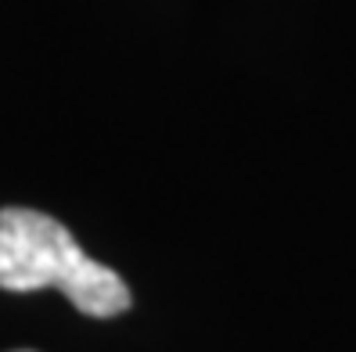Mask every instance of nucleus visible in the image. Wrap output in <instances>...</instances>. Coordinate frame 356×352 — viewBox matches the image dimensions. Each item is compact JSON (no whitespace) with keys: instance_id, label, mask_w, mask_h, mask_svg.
Segmentation results:
<instances>
[{"instance_id":"nucleus-1","label":"nucleus","mask_w":356,"mask_h":352,"mask_svg":"<svg viewBox=\"0 0 356 352\" xmlns=\"http://www.w3.org/2000/svg\"><path fill=\"white\" fill-rule=\"evenodd\" d=\"M0 287H58L79 313L101 320L130 309L127 280L83 252L65 223L36 209H0Z\"/></svg>"},{"instance_id":"nucleus-2","label":"nucleus","mask_w":356,"mask_h":352,"mask_svg":"<svg viewBox=\"0 0 356 352\" xmlns=\"http://www.w3.org/2000/svg\"><path fill=\"white\" fill-rule=\"evenodd\" d=\"M18 352H29V349H18Z\"/></svg>"}]
</instances>
